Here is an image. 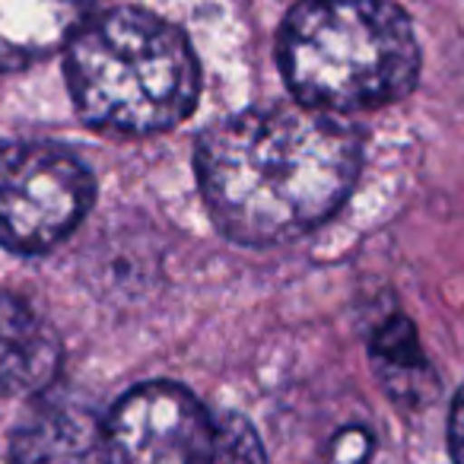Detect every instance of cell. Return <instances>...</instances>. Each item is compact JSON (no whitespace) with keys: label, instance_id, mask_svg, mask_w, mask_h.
<instances>
[{"label":"cell","instance_id":"1","mask_svg":"<svg viewBox=\"0 0 464 464\" xmlns=\"http://www.w3.org/2000/svg\"><path fill=\"white\" fill-rule=\"evenodd\" d=\"M198 181L223 236L274 246L322 226L360 175V137L309 105L246 109L198 143Z\"/></svg>","mask_w":464,"mask_h":464},{"label":"cell","instance_id":"2","mask_svg":"<svg viewBox=\"0 0 464 464\" xmlns=\"http://www.w3.org/2000/svg\"><path fill=\"white\" fill-rule=\"evenodd\" d=\"M80 118L111 134H162L194 111L200 67L185 33L140 7L92 16L67 45Z\"/></svg>","mask_w":464,"mask_h":464},{"label":"cell","instance_id":"3","mask_svg":"<svg viewBox=\"0 0 464 464\" xmlns=\"http://www.w3.org/2000/svg\"><path fill=\"white\" fill-rule=\"evenodd\" d=\"M280 71L299 105L382 109L417 86L420 45L392 0H299L280 29Z\"/></svg>","mask_w":464,"mask_h":464},{"label":"cell","instance_id":"4","mask_svg":"<svg viewBox=\"0 0 464 464\" xmlns=\"http://www.w3.org/2000/svg\"><path fill=\"white\" fill-rule=\"evenodd\" d=\"M109 464H267L242 413L207 411L175 382H147L105 417Z\"/></svg>","mask_w":464,"mask_h":464},{"label":"cell","instance_id":"5","mask_svg":"<svg viewBox=\"0 0 464 464\" xmlns=\"http://www.w3.org/2000/svg\"><path fill=\"white\" fill-rule=\"evenodd\" d=\"M96 200L83 160L54 143L0 140V246L39 255L80 226Z\"/></svg>","mask_w":464,"mask_h":464},{"label":"cell","instance_id":"6","mask_svg":"<svg viewBox=\"0 0 464 464\" xmlns=\"http://www.w3.org/2000/svg\"><path fill=\"white\" fill-rule=\"evenodd\" d=\"M14 464H109L105 420L64 401L35 404L10 439Z\"/></svg>","mask_w":464,"mask_h":464},{"label":"cell","instance_id":"7","mask_svg":"<svg viewBox=\"0 0 464 464\" xmlns=\"http://www.w3.org/2000/svg\"><path fill=\"white\" fill-rule=\"evenodd\" d=\"M61 343L54 328L14 293H0V398L35 394L54 379Z\"/></svg>","mask_w":464,"mask_h":464},{"label":"cell","instance_id":"8","mask_svg":"<svg viewBox=\"0 0 464 464\" xmlns=\"http://www.w3.org/2000/svg\"><path fill=\"white\" fill-rule=\"evenodd\" d=\"M92 0H0V71L52 58L90 20Z\"/></svg>","mask_w":464,"mask_h":464},{"label":"cell","instance_id":"9","mask_svg":"<svg viewBox=\"0 0 464 464\" xmlns=\"http://www.w3.org/2000/svg\"><path fill=\"white\" fill-rule=\"evenodd\" d=\"M369 353H372V366L382 379V388L398 404L423 407L439 392L436 372L426 362L417 341V331H413V324L407 318L401 315L388 318L375 331L372 343H369Z\"/></svg>","mask_w":464,"mask_h":464},{"label":"cell","instance_id":"10","mask_svg":"<svg viewBox=\"0 0 464 464\" xmlns=\"http://www.w3.org/2000/svg\"><path fill=\"white\" fill-rule=\"evenodd\" d=\"M369 455H372V436L360 426H350V430L337 432L322 464H366Z\"/></svg>","mask_w":464,"mask_h":464},{"label":"cell","instance_id":"11","mask_svg":"<svg viewBox=\"0 0 464 464\" xmlns=\"http://www.w3.org/2000/svg\"><path fill=\"white\" fill-rule=\"evenodd\" d=\"M449 449H451V461L464 464V385L458 392L455 404H451V417H449Z\"/></svg>","mask_w":464,"mask_h":464}]
</instances>
